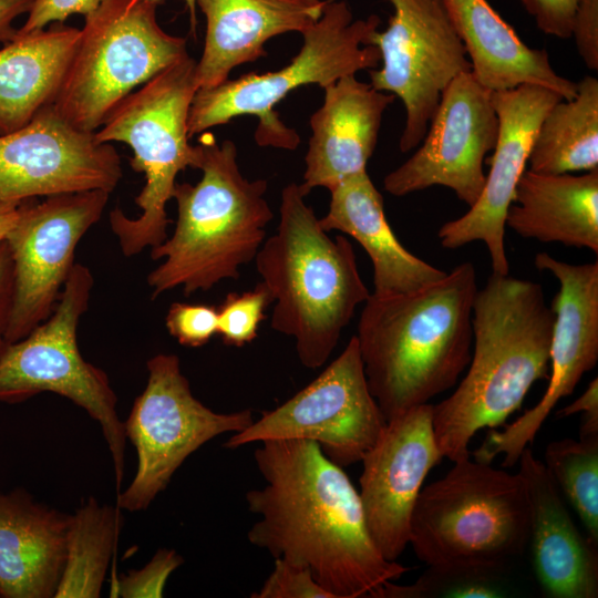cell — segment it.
I'll return each mask as SVG.
<instances>
[{"label":"cell","instance_id":"ac0fdd59","mask_svg":"<svg viewBox=\"0 0 598 598\" xmlns=\"http://www.w3.org/2000/svg\"><path fill=\"white\" fill-rule=\"evenodd\" d=\"M442 458L430 403L386 421L362 457L359 496L369 534L385 559L395 561L406 548L423 482Z\"/></svg>","mask_w":598,"mask_h":598},{"label":"cell","instance_id":"4fadbf2b","mask_svg":"<svg viewBox=\"0 0 598 598\" xmlns=\"http://www.w3.org/2000/svg\"><path fill=\"white\" fill-rule=\"evenodd\" d=\"M388 1L393 14L371 40L381 68L370 70V84L402 101L399 147L406 153L422 142L445 87L472 65L442 0Z\"/></svg>","mask_w":598,"mask_h":598},{"label":"cell","instance_id":"e575fe53","mask_svg":"<svg viewBox=\"0 0 598 598\" xmlns=\"http://www.w3.org/2000/svg\"><path fill=\"white\" fill-rule=\"evenodd\" d=\"M252 598H333L302 566L275 559L274 570Z\"/></svg>","mask_w":598,"mask_h":598},{"label":"cell","instance_id":"ba28073f","mask_svg":"<svg viewBox=\"0 0 598 598\" xmlns=\"http://www.w3.org/2000/svg\"><path fill=\"white\" fill-rule=\"evenodd\" d=\"M380 23L377 14L354 19L344 0L326 1L320 18L301 32L302 47L289 64L197 90L188 115L189 137L234 117L255 115L260 120L259 144L296 148L299 137L278 120L275 105L297 87L318 84L324 89L346 75L377 69L381 56L371 40Z\"/></svg>","mask_w":598,"mask_h":598},{"label":"cell","instance_id":"7c38bea8","mask_svg":"<svg viewBox=\"0 0 598 598\" xmlns=\"http://www.w3.org/2000/svg\"><path fill=\"white\" fill-rule=\"evenodd\" d=\"M386 424L369 390L355 336L308 385L234 433L227 448L267 440H309L337 465L361 462Z\"/></svg>","mask_w":598,"mask_h":598},{"label":"cell","instance_id":"d6986e66","mask_svg":"<svg viewBox=\"0 0 598 598\" xmlns=\"http://www.w3.org/2000/svg\"><path fill=\"white\" fill-rule=\"evenodd\" d=\"M564 100L555 91L534 84L493 91L498 116V138L491 156L489 172L478 199L461 217L443 224L437 233L442 247L456 249L483 241L493 272L509 274L505 249V218L538 126L548 110Z\"/></svg>","mask_w":598,"mask_h":598},{"label":"cell","instance_id":"2e32d148","mask_svg":"<svg viewBox=\"0 0 598 598\" xmlns=\"http://www.w3.org/2000/svg\"><path fill=\"white\" fill-rule=\"evenodd\" d=\"M535 266L550 272L559 283L551 306L555 319L549 383L534 408L503 431H491L474 452V458L484 463L503 454V467L518 462L555 405L574 392L582 375L598 361V262L569 264L538 252Z\"/></svg>","mask_w":598,"mask_h":598},{"label":"cell","instance_id":"f546056e","mask_svg":"<svg viewBox=\"0 0 598 598\" xmlns=\"http://www.w3.org/2000/svg\"><path fill=\"white\" fill-rule=\"evenodd\" d=\"M544 465L586 535L598 545V437L550 442Z\"/></svg>","mask_w":598,"mask_h":598},{"label":"cell","instance_id":"836d02e7","mask_svg":"<svg viewBox=\"0 0 598 598\" xmlns=\"http://www.w3.org/2000/svg\"><path fill=\"white\" fill-rule=\"evenodd\" d=\"M165 326L168 333L184 347L205 346L218 332V309L212 305L174 302Z\"/></svg>","mask_w":598,"mask_h":598},{"label":"cell","instance_id":"603a6c76","mask_svg":"<svg viewBox=\"0 0 598 598\" xmlns=\"http://www.w3.org/2000/svg\"><path fill=\"white\" fill-rule=\"evenodd\" d=\"M70 516L23 488L0 491V597L54 598Z\"/></svg>","mask_w":598,"mask_h":598},{"label":"cell","instance_id":"6da1fadb","mask_svg":"<svg viewBox=\"0 0 598 598\" xmlns=\"http://www.w3.org/2000/svg\"><path fill=\"white\" fill-rule=\"evenodd\" d=\"M255 450L265 481L246 494L258 516L249 543L308 568L333 598H373L409 571L374 545L359 492L341 466L309 440H267Z\"/></svg>","mask_w":598,"mask_h":598},{"label":"cell","instance_id":"44dd1931","mask_svg":"<svg viewBox=\"0 0 598 598\" xmlns=\"http://www.w3.org/2000/svg\"><path fill=\"white\" fill-rule=\"evenodd\" d=\"M322 105L310 116L311 137L305 156L302 186L331 190L346 178L367 171L378 143L382 117L395 100L355 74L324 89Z\"/></svg>","mask_w":598,"mask_h":598},{"label":"cell","instance_id":"e0dca14e","mask_svg":"<svg viewBox=\"0 0 598 598\" xmlns=\"http://www.w3.org/2000/svg\"><path fill=\"white\" fill-rule=\"evenodd\" d=\"M121 178L116 150L69 124L52 104L0 135V202L94 189L111 194Z\"/></svg>","mask_w":598,"mask_h":598},{"label":"cell","instance_id":"f35d334b","mask_svg":"<svg viewBox=\"0 0 598 598\" xmlns=\"http://www.w3.org/2000/svg\"><path fill=\"white\" fill-rule=\"evenodd\" d=\"M582 413L579 437H598V380L595 378L585 392L567 406L556 412L557 417Z\"/></svg>","mask_w":598,"mask_h":598},{"label":"cell","instance_id":"60d3db41","mask_svg":"<svg viewBox=\"0 0 598 598\" xmlns=\"http://www.w3.org/2000/svg\"><path fill=\"white\" fill-rule=\"evenodd\" d=\"M34 0H0V42L11 41L17 29L13 28L16 18L29 13Z\"/></svg>","mask_w":598,"mask_h":598},{"label":"cell","instance_id":"7a4b0ae2","mask_svg":"<svg viewBox=\"0 0 598 598\" xmlns=\"http://www.w3.org/2000/svg\"><path fill=\"white\" fill-rule=\"evenodd\" d=\"M472 262L417 290L363 303L355 334L369 390L386 421L453 388L473 349Z\"/></svg>","mask_w":598,"mask_h":598},{"label":"cell","instance_id":"ab89813d","mask_svg":"<svg viewBox=\"0 0 598 598\" xmlns=\"http://www.w3.org/2000/svg\"><path fill=\"white\" fill-rule=\"evenodd\" d=\"M13 293V261L7 240L0 243V348L6 342L4 332L8 324Z\"/></svg>","mask_w":598,"mask_h":598},{"label":"cell","instance_id":"b9f144b4","mask_svg":"<svg viewBox=\"0 0 598 598\" xmlns=\"http://www.w3.org/2000/svg\"><path fill=\"white\" fill-rule=\"evenodd\" d=\"M23 202H0V243L16 225Z\"/></svg>","mask_w":598,"mask_h":598},{"label":"cell","instance_id":"9c48e42d","mask_svg":"<svg viewBox=\"0 0 598 598\" xmlns=\"http://www.w3.org/2000/svg\"><path fill=\"white\" fill-rule=\"evenodd\" d=\"M150 0H107L85 17L53 109L69 124L95 132L113 110L187 53L186 39L165 32Z\"/></svg>","mask_w":598,"mask_h":598},{"label":"cell","instance_id":"3957f363","mask_svg":"<svg viewBox=\"0 0 598 598\" xmlns=\"http://www.w3.org/2000/svg\"><path fill=\"white\" fill-rule=\"evenodd\" d=\"M555 313L540 283L492 272L473 305L468 370L454 392L432 404V426L443 457H470L484 427L502 425L533 384L548 377Z\"/></svg>","mask_w":598,"mask_h":598},{"label":"cell","instance_id":"4dcf8cb0","mask_svg":"<svg viewBox=\"0 0 598 598\" xmlns=\"http://www.w3.org/2000/svg\"><path fill=\"white\" fill-rule=\"evenodd\" d=\"M511 566L478 564L429 565L410 585L389 581L373 598H498L509 596Z\"/></svg>","mask_w":598,"mask_h":598},{"label":"cell","instance_id":"5bb4252c","mask_svg":"<svg viewBox=\"0 0 598 598\" xmlns=\"http://www.w3.org/2000/svg\"><path fill=\"white\" fill-rule=\"evenodd\" d=\"M110 193L102 189L60 194L22 203L8 234L13 261V293L4 332L16 342L53 311L73 267L75 249L96 224Z\"/></svg>","mask_w":598,"mask_h":598},{"label":"cell","instance_id":"74e56055","mask_svg":"<svg viewBox=\"0 0 598 598\" xmlns=\"http://www.w3.org/2000/svg\"><path fill=\"white\" fill-rule=\"evenodd\" d=\"M571 37L589 70H598V0H578Z\"/></svg>","mask_w":598,"mask_h":598},{"label":"cell","instance_id":"d6a6232c","mask_svg":"<svg viewBox=\"0 0 598 598\" xmlns=\"http://www.w3.org/2000/svg\"><path fill=\"white\" fill-rule=\"evenodd\" d=\"M183 557L174 549L159 548L141 569L113 577L110 596L123 598L163 597L167 579L182 564Z\"/></svg>","mask_w":598,"mask_h":598},{"label":"cell","instance_id":"5b68a950","mask_svg":"<svg viewBox=\"0 0 598 598\" xmlns=\"http://www.w3.org/2000/svg\"><path fill=\"white\" fill-rule=\"evenodd\" d=\"M197 146L202 177L195 185L176 183L174 233L151 248L153 260L164 259L146 278L153 299L178 287L190 296L238 279L240 268L255 260L274 217L267 181L243 175L233 141L218 144L207 134Z\"/></svg>","mask_w":598,"mask_h":598},{"label":"cell","instance_id":"f1b7e54d","mask_svg":"<svg viewBox=\"0 0 598 598\" xmlns=\"http://www.w3.org/2000/svg\"><path fill=\"white\" fill-rule=\"evenodd\" d=\"M122 509L89 497L70 516L66 554L54 598H97L124 524Z\"/></svg>","mask_w":598,"mask_h":598},{"label":"cell","instance_id":"9a60e30c","mask_svg":"<svg viewBox=\"0 0 598 598\" xmlns=\"http://www.w3.org/2000/svg\"><path fill=\"white\" fill-rule=\"evenodd\" d=\"M492 93L472 71L454 78L441 95L420 147L384 177V189L401 197L444 186L468 207L474 205L485 185V156L498 138Z\"/></svg>","mask_w":598,"mask_h":598},{"label":"cell","instance_id":"4316f807","mask_svg":"<svg viewBox=\"0 0 598 598\" xmlns=\"http://www.w3.org/2000/svg\"><path fill=\"white\" fill-rule=\"evenodd\" d=\"M81 30L52 23L19 33L0 49V135L28 124L53 104Z\"/></svg>","mask_w":598,"mask_h":598},{"label":"cell","instance_id":"8fae6325","mask_svg":"<svg viewBox=\"0 0 598 598\" xmlns=\"http://www.w3.org/2000/svg\"><path fill=\"white\" fill-rule=\"evenodd\" d=\"M148 377L124 422L125 436L136 450V473L116 505L146 509L185 460L214 437L237 433L254 419L249 409L218 413L192 393L176 354L158 353L146 363Z\"/></svg>","mask_w":598,"mask_h":598},{"label":"cell","instance_id":"52a82bcc","mask_svg":"<svg viewBox=\"0 0 598 598\" xmlns=\"http://www.w3.org/2000/svg\"><path fill=\"white\" fill-rule=\"evenodd\" d=\"M529 502L523 476L470 457L421 489L409 544L429 565L511 566L528 544Z\"/></svg>","mask_w":598,"mask_h":598},{"label":"cell","instance_id":"30bf717a","mask_svg":"<svg viewBox=\"0 0 598 598\" xmlns=\"http://www.w3.org/2000/svg\"><path fill=\"white\" fill-rule=\"evenodd\" d=\"M94 285L90 269L74 264L52 313L16 342L0 348V402L20 403L53 392L82 408L101 426L117 491L124 477L126 436L116 412L117 396L107 374L85 361L78 326Z\"/></svg>","mask_w":598,"mask_h":598},{"label":"cell","instance_id":"1f68e13d","mask_svg":"<svg viewBox=\"0 0 598 598\" xmlns=\"http://www.w3.org/2000/svg\"><path fill=\"white\" fill-rule=\"evenodd\" d=\"M272 303L262 282L241 293L230 292L218 309V332L227 346L244 347L254 341L265 311Z\"/></svg>","mask_w":598,"mask_h":598},{"label":"cell","instance_id":"8d00e7d4","mask_svg":"<svg viewBox=\"0 0 598 598\" xmlns=\"http://www.w3.org/2000/svg\"><path fill=\"white\" fill-rule=\"evenodd\" d=\"M545 34L560 39L571 38L578 0H520Z\"/></svg>","mask_w":598,"mask_h":598},{"label":"cell","instance_id":"277c9868","mask_svg":"<svg viewBox=\"0 0 598 598\" xmlns=\"http://www.w3.org/2000/svg\"><path fill=\"white\" fill-rule=\"evenodd\" d=\"M308 194L302 184L283 187L277 230L254 261L274 303L271 329L293 338L300 363L318 369L371 292L351 243L328 235L305 200Z\"/></svg>","mask_w":598,"mask_h":598},{"label":"cell","instance_id":"7bdbcfd3","mask_svg":"<svg viewBox=\"0 0 598 598\" xmlns=\"http://www.w3.org/2000/svg\"><path fill=\"white\" fill-rule=\"evenodd\" d=\"M150 1L155 2V3H157L159 6L165 0H150ZM184 2H185L186 8L188 9V12H189L192 32H195V28H196V8H197L196 0H184Z\"/></svg>","mask_w":598,"mask_h":598},{"label":"cell","instance_id":"83f0119b","mask_svg":"<svg viewBox=\"0 0 598 598\" xmlns=\"http://www.w3.org/2000/svg\"><path fill=\"white\" fill-rule=\"evenodd\" d=\"M527 163L542 174L598 168V80L577 82V95L556 102L542 120Z\"/></svg>","mask_w":598,"mask_h":598},{"label":"cell","instance_id":"7402d4cb","mask_svg":"<svg viewBox=\"0 0 598 598\" xmlns=\"http://www.w3.org/2000/svg\"><path fill=\"white\" fill-rule=\"evenodd\" d=\"M321 0H196L206 18L204 50L196 63V84L210 89L228 80L231 71L266 56L274 37L299 32L316 22Z\"/></svg>","mask_w":598,"mask_h":598},{"label":"cell","instance_id":"484cf974","mask_svg":"<svg viewBox=\"0 0 598 598\" xmlns=\"http://www.w3.org/2000/svg\"><path fill=\"white\" fill-rule=\"evenodd\" d=\"M505 226L523 238L598 254V168L580 175L525 169Z\"/></svg>","mask_w":598,"mask_h":598},{"label":"cell","instance_id":"d590c367","mask_svg":"<svg viewBox=\"0 0 598 598\" xmlns=\"http://www.w3.org/2000/svg\"><path fill=\"white\" fill-rule=\"evenodd\" d=\"M107 0H34L24 24L19 33L44 29L50 23H63L73 14H87Z\"/></svg>","mask_w":598,"mask_h":598},{"label":"cell","instance_id":"ffe728a7","mask_svg":"<svg viewBox=\"0 0 598 598\" xmlns=\"http://www.w3.org/2000/svg\"><path fill=\"white\" fill-rule=\"evenodd\" d=\"M517 463L529 502L527 546L544 596L597 598V545L578 529L544 463L528 446Z\"/></svg>","mask_w":598,"mask_h":598},{"label":"cell","instance_id":"8992f818","mask_svg":"<svg viewBox=\"0 0 598 598\" xmlns=\"http://www.w3.org/2000/svg\"><path fill=\"white\" fill-rule=\"evenodd\" d=\"M196 63L188 54L168 65L137 91L128 94L94 132L101 143L122 142L133 151L131 166L143 173L145 185L135 197L141 208L130 218L115 207L109 221L125 257L162 244L172 223L166 205L176 177L197 168L199 152L189 143L188 115L196 91Z\"/></svg>","mask_w":598,"mask_h":598},{"label":"cell","instance_id":"cb8c5ba5","mask_svg":"<svg viewBox=\"0 0 598 598\" xmlns=\"http://www.w3.org/2000/svg\"><path fill=\"white\" fill-rule=\"evenodd\" d=\"M328 213L319 218L326 231L339 230L355 239L373 266L372 293L391 296L435 282L446 271L406 250L389 225L383 197L367 171L352 175L330 190Z\"/></svg>","mask_w":598,"mask_h":598},{"label":"cell","instance_id":"d4e9b609","mask_svg":"<svg viewBox=\"0 0 598 598\" xmlns=\"http://www.w3.org/2000/svg\"><path fill=\"white\" fill-rule=\"evenodd\" d=\"M477 81L491 91L534 84L564 100L577 95V83L551 66L546 50L526 45L487 0H442Z\"/></svg>","mask_w":598,"mask_h":598}]
</instances>
